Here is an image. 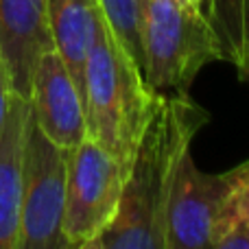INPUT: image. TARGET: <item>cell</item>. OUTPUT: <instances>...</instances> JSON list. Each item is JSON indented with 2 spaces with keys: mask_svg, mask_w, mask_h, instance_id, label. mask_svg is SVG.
I'll use <instances>...</instances> for the list:
<instances>
[{
  "mask_svg": "<svg viewBox=\"0 0 249 249\" xmlns=\"http://www.w3.org/2000/svg\"><path fill=\"white\" fill-rule=\"evenodd\" d=\"M210 121L186 94H160L124 175L121 206L88 249H164V219L173 181L195 136Z\"/></svg>",
  "mask_w": 249,
  "mask_h": 249,
  "instance_id": "obj_1",
  "label": "cell"
},
{
  "mask_svg": "<svg viewBox=\"0 0 249 249\" xmlns=\"http://www.w3.org/2000/svg\"><path fill=\"white\" fill-rule=\"evenodd\" d=\"M158 96L146 86L138 61L103 20L83 79L88 138L118 160L124 175Z\"/></svg>",
  "mask_w": 249,
  "mask_h": 249,
  "instance_id": "obj_2",
  "label": "cell"
},
{
  "mask_svg": "<svg viewBox=\"0 0 249 249\" xmlns=\"http://www.w3.org/2000/svg\"><path fill=\"white\" fill-rule=\"evenodd\" d=\"M212 61H223L206 11L193 0H146L142 74L155 94H186Z\"/></svg>",
  "mask_w": 249,
  "mask_h": 249,
  "instance_id": "obj_3",
  "label": "cell"
},
{
  "mask_svg": "<svg viewBox=\"0 0 249 249\" xmlns=\"http://www.w3.org/2000/svg\"><path fill=\"white\" fill-rule=\"evenodd\" d=\"M68 151L51 142L29 109L22 158V203L18 249H68L61 234Z\"/></svg>",
  "mask_w": 249,
  "mask_h": 249,
  "instance_id": "obj_4",
  "label": "cell"
},
{
  "mask_svg": "<svg viewBox=\"0 0 249 249\" xmlns=\"http://www.w3.org/2000/svg\"><path fill=\"white\" fill-rule=\"evenodd\" d=\"M124 168L92 138L68 151L61 234L68 249H88L107 230L121 206Z\"/></svg>",
  "mask_w": 249,
  "mask_h": 249,
  "instance_id": "obj_5",
  "label": "cell"
},
{
  "mask_svg": "<svg viewBox=\"0 0 249 249\" xmlns=\"http://www.w3.org/2000/svg\"><path fill=\"white\" fill-rule=\"evenodd\" d=\"M234 177L236 166L223 173H206L186 153L168 195L164 249H212L214 225Z\"/></svg>",
  "mask_w": 249,
  "mask_h": 249,
  "instance_id": "obj_6",
  "label": "cell"
},
{
  "mask_svg": "<svg viewBox=\"0 0 249 249\" xmlns=\"http://www.w3.org/2000/svg\"><path fill=\"white\" fill-rule=\"evenodd\" d=\"M29 105L39 131L59 149L70 151L88 138L83 96L55 48L42 53L35 64Z\"/></svg>",
  "mask_w": 249,
  "mask_h": 249,
  "instance_id": "obj_7",
  "label": "cell"
},
{
  "mask_svg": "<svg viewBox=\"0 0 249 249\" xmlns=\"http://www.w3.org/2000/svg\"><path fill=\"white\" fill-rule=\"evenodd\" d=\"M51 48L48 0H0V53L20 96L29 99L35 64Z\"/></svg>",
  "mask_w": 249,
  "mask_h": 249,
  "instance_id": "obj_8",
  "label": "cell"
},
{
  "mask_svg": "<svg viewBox=\"0 0 249 249\" xmlns=\"http://www.w3.org/2000/svg\"><path fill=\"white\" fill-rule=\"evenodd\" d=\"M29 99L16 94L0 131V249H18L22 203V158Z\"/></svg>",
  "mask_w": 249,
  "mask_h": 249,
  "instance_id": "obj_9",
  "label": "cell"
},
{
  "mask_svg": "<svg viewBox=\"0 0 249 249\" xmlns=\"http://www.w3.org/2000/svg\"><path fill=\"white\" fill-rule=\"evenodd\" d=\"M101 22L103 13L99 0H48V31L53 48L68 68L81 96L88 55L96 42Z\"/></svg>",
  "mask_w": 249,
  "mask_h": 249,
  "instance_id": "obj_10",
  "label": "cell"
},
{
  "mask_svg": "<svg viewBox=\"0 0 249 249\" xmlns=\"http://www.w3.org/2000/svg\"><path fill=\"white\" fill-rule=\"evenodd\" d=\"M206 4L223 61L238 66L249 59V0H206Z\"/></svg>",
  "mask_w": 249,
  "mask_h": 249,
  "instance_id": "obj_11",
  "label": "cell"
},
{
  "mask_svg": "<svg viewBox=\"0 0 249 249\" xmlns=\"http://www.w3.org/2000/svg\"><path fill=\"white\" fill-rule=\"evenodd\" d=\"M105 24L142 68V22L146 0H99Z\"/></svg>",
  "mask_w": 249,
  "mask_h": 249,
  "instance_id": "obj_12",
  "label": "cell"
},
{
  "mask_svg": "<svg viewBox=\"0 0 249 249\" xmlns=\"http://www.w3.org/2000/svg\"><path fill=\"white\" fill-rule=\"evenodd\" d=\"M238 225H249V160L236 166V177H234L232 188L225 197L223 208H221L219 219H216L214 225L212 249L225 234L232 232Z\"/></svg>",
  "mask_w": 249,
  "mask_h": 249,
  "instance_id": "obj_13",
  "label": "cell"
},
{
  "mask_svg": "<svg viewBox=\"0 0 249 249\" xmlns=\"http://www.w3.org/2000/svg\"><path fill=\"white\" fill-rule=\"evenodd\" d=\"M16 94L18 92L13 90V81H11V74H9L7 61H4L2 53H0V131H2L4 123H7L9 109H11V101Z\"/></svg>",
  "mask_w": 249,
  "mask_h": 249,
  "instance_id": "obj_14",
  "label": "cell"
},
{
  "mask_svg": "<svg viewBox=\"0 0 249 249\" xmlns=\"http://www.w3.org/2000/svg\"><path fill=\"white\" fill-rule=\"evenodd\" d=\"M214 249H249V225L234 228L216 243Z\"/></svg>",
  "mask_w": 249,
  "mask_h": 249,
  "instance_id": "obj_15",
  "label": "cell"
},
{
  "mask_svg": "<svg viewBox=\"0 0 249 249\" xmlns=\"http://www.w3.org/2000/svg\"><path fill=\"white\" fill-rule=\"evenodd\" d=\"M234 68H236L238 77H241L243 81H247V83H249V59L241 61V64H238V66H234Z\"/></svg>",
  "mask_w": 249,
  "mask_h": 249,
  "instance_id": "obj_16",
  "label": "cell"
},
{
  "mask_svg": "<svg viewBox=\"0 0 249 249\" xmlns=\"http://www.w3.org/2000/svg\"><path fill=\"white\" fill-rule=\"evenodd\" d=\"M193 2H199V4H206V0H193Z\"/></svg>",
  "mask_w": 249,
  "mask_h": 249,
  "instance_id": "obj_17",
  "label": "cell"
}]
</instances>
